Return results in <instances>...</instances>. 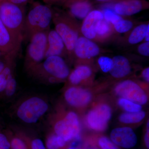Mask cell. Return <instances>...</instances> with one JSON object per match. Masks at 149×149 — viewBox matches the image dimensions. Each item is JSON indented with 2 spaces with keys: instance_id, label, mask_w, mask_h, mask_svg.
Returning <instances> with one entry per match:
<instances>
[{
  "instance_id": "cell-23",
  "label": "cell",
  "mask_w": 149,
  "mask_h": 149,
  "mask_svg": "<svg viewBox=\"0 0 149 149\" xmlns=\"http://www.w3.org/2000/svg\"><path fill=\"white\" fill-rule=\"evenodd\" d=\"M118 104L119 107L127 112H137L141 111L142 109L141 105L121 97L118 100Z\"/></svg>"
},
{
  "instance_id": "cell-44",
  "label": "cell",
  "mask_w": 149,
  "mask_h": 149,
  "mask_svg": "<svg viewBox=\"0 0 149 149\" xmlns=\"http://www.w3.org/2000/svg\"><path fill=\"white\" fill-rule=\"evenodd\" d=\"M97 1H108V0H97Z\"/></svg>"
},
{
  "instance_id": "cell-39",
  "label": "cell",
  "mask_w": 149,
  "mask_h": 149,
  "mask_svg": "<svg viewBox=\"0 0 149 149\" xmlns=\"http://www.w3.org/2000/svg\"><path fill=\"white\" fill-rule=\"evenodd\" d=\"M44 2L47 5L56 2V0H43Z\"/></svg>"
},
{
  "instance_id": "cell-43",
  "label": "cell",
  "mask_w": 149,
  "mask_h": 149,
  "mask_svg": "<svg viewBox=\"0 0 149 149\" xmlns=\"http://www.w3.org/2000/svg\"><path fill=\"white\" fill-rule=\"evenodd\" d=\"M66 1V0H56V2H64L65 1Z\"/></svg>"
},
{
  "instance_id": "cell-37",
  "label": "cell",
  "mask_w": 149,
  "mask_h": 149,
  "mask_svg": "<svg viewBox=\"0 0 149 149\" xmlns=\"http://www.w3.org/2000/svg\"><path fill=\"white\" fill-rule=\"evenodd\" d=\"M144 143L147 149H149V130H146L144 137Z\"/></svg>"
},
{
  "instance_id": "cell-19",
  "label": "cell",
  "mask_w": 149,
  "mask_h": 149,
  "mask_svg": "<svg viewBox=\"0 0 149 149\" xmlns=\"http://www.w3.org/2000/svg\"><path fill=\"white\" fill-rule=\"evenodd\" d=\"M92 74V70L89 66L78 65L71 73H70L68 76V81L71 85H77L91 77Z\"/></svg>"
},
{
  "instance_id": "cell-33",
  "label": "cell",
  "mask_w": 149,
  "mask_h": 149,
  "mask_svg": "<svg viewBox=\"0 0 149 149\" xmlns=\"http://www.w3.org/2000/svg\"><path fill=\"white\" fill-rule=\"evenodd\" d=\"M138 52L141 55L145 56H149V42H146L140 45L138 48Z\"/></svg>"
},
{
  "instance_id": "cell-28",
  "label": "cell",
  "mask_w": 149,
  "mask_h": 149,
  "mask_svg": "<svg viewBox=\"0 0 149 149\" xmlns=\"http://www.w3.org/2000/svg\"><path fill=\"white\" fill-rule=\"evenodd\" d=\"M10 143V149H30L29 145L25 140L18 136L13 137Z\"/></svg>"
},
{
  "instance_id": "cell-41",
  "label": "cell",
  "mask_w": 149,
  "mask_h": 149,
  "mask_svg": "<svg viewBox=\"0 0 149 149\" xmlns=\"http://www.w3.org/2000/svg\"><path fill=\"white\" fill-rule=\"evenodd\" d=\"M66 149H81L79 148H77V147H70L69 148H67Z\"/></svg>"
},
{
  "instance_id": "cell-45",
  "label": "cell",
  "mask_w": 149,
  "mask_h": 149,
  "mask_svg": "<svg viewBox=\"0 0 149 149\" xmlns=\"http://www.w3.org/2000/svg\"></svg>"
},
{
  "instance_id": "cell-26",
  "label": "cell",
  "mask_w": 149,
  "mask_h": 149,
  "mask_svg": "<svg viewBox=\"0 0 149 149\" xmlns=\"http://www.w3.org/2000/svg\"><path fill=\"white\" fill-rule=\"evenodd\" d=\"M102 13L103 14L104 19L113 25L122 19L120 15L117 14L110 8L104 9Z\"/></svg>"
},
{
  "instance_id": "cell-13",
  "label": "cell",
  "mask_w": 149,
  "mask_h": 149,
  "mask_svg": "<svg viewBox=\"0 0 149 149\" xmlns=\"http://www.w3.org/2000/svg\"><path fill=\"white\" fill-rule=\"evenodd\" d=\"M98 46L90 39L85 37H78L73 53L77 58L84 59L95 57L100 53Z\"/></svg>"
},
{
  "instance_id": "cell-1",
  "label": "cell",
  "mask_w": 149,
  "mask_h": 149,
  "mask_svg": "<svg viewBox=\"0 0 149 149\" xmlns=\"http://www.w3.org/2000/svg\"><path fill=\"white\" fill-rule=\"evenodd\" d=\"M70 73L69 67L62 57L52 56L45 59L29 73L44 83H54L65 80Z\"/></svg>"
},
{
  "instance_id": "cell-5",
  "label": "cell",
  "mask_w": 149,
  "mask_h": 149,
  "mask_svg": "<svg viewBox=\"0 0 149 149\" xmlns=\"http://www.w3.org/2000/svg\"><path fill=\"white\" fill-rule=\"evenodd\" d=\"M49 31L36 33L29 40L24 60V67L29 73L45 60Z\"/></svg>"
},
{
  "instance_id": "cell-8",
  "label": "cell",
  "mask_w": 149,
  "mask_h": 149,
  "mask_svg": "<svg viewBox=\"0 0 149 149\" xmlns=\"http://www.w3.org/2000/svg\"><path fill=\"white\" fill-rule=\"evenodd\" d=\"M110 107L106 104H100L90 111L86 116L88 127L97 132L106 130L108 123L111 117Z\"/></svg>"
},
{
  "instance_id": "cell-18",
  "label": "cell",
  "mask_w": 149,
  "mask_h": 149,
  "mask_svg": "<svg viewBox=\"0 0 149 149\" xmlns=\"http://www.w3.org/2000/svg\"><path fill=\"white\" fill-rule=\"evenodd\" d=\"M71 16L83 19L91 12L92 6L88 1L69 0L67 2Z\"/></svg>"
},
{
  "instance_id": "cell-14",
  "label": "cell",
  "mask_w": 149,
  "mask_h": 149,
  "mask_svg": "<svg viewBox=\"0 0 149 149\" xmlns=\"http://www.w3.org/2000/svg\"><path fill=\"white\" fill-rule=\"evenodd\" d=\"M65 51L67 52V50L64 42L58 33L55 30H49L45 59L52 56L62 57Z\"/></svg>"
},
{
  "instance_id": "cell-31",
  "label": "cell",
  "mask_w": 149,
  "mask_h": 149,
  "mask_svg": "<svg viewBox=\"0 0 149 149\" xmlns=\"http://www.w3.org/2000/svg\"><path fill=\"white\" fill-rule=\"evenodd\" d=\"M30 149H47L45 146L41 139H33L29 144Z\"/></svg>"
},
{
  "instance_id": "cell-29",
  "label": "cell",
  "mask_w": 149,
  "mask_h": 149,
  "mask_svg": "<svg viewBox=\"0 0 149 149\" xmlns=\"http://www.w3.org/2000/svg\"><path fill=\"white\" fill-rule=\"evenodd\" d=\"M98 63L101 69L104 72H109L113 65L112 59L104 56L99 58Z\"/></svg>"
},
{
  "instance_id": "cell-3",
  "label": "cell",
  "mask_w": 149,
  "mask_h": 149,
  "mask_svg": "<svg viewBox=\"0 0 149 149\" xmlns=\"http://www.w3.org/2000/svg\"><path fill=\"white\" fill-rule=\"evenodd\" d=\"M25 13L23 6L0 0V19L17 38L23 40Z\"/></svg>"
},
{
  "instance_id": "cell-10",
  "label": "cell",
  "mask_w": 149,
  "mask_h": 149,
  "mask_svg": "<svg viewBox=\"0 0 149 149\" xmlns=\"http://www.w3.org/2000/svg\"><path fill=\"white\" fill-rule=\"evenodd\" d=\"M22 42L12 34L0 19V51L6 55L16 57Z\"/></svg>"
},
{
  "instance_id": "cell-24",
  "label": "cell",
  "mask_w": 149,
  "mask_h": 149,
  "mask_svg": "<svg viewBox=\"0 0 149 149\" xmlns=\"http://www.w3.org/2000/svg\"><path fill=\"white\" fill-rule=\"evenodd\" d=\"M110 23L103 19L99 21L96 27V36L104 37L109 35L111 32Z\"/></svg>"
},
{
  "instance_id": "cell-2",
  "label": "cell",
  "mask_w": 149,
  "mask_h": 149,
  "mask_svg": "<svg viewBox=\"0 0 149 149\" xmlns=\"http://www.w3.org/2000/svg\"><path fill=\"white\" fill-rule=\"evenodd\" d=\"M53 10L48 6L35 4L25 16L23 28V39L29 40L32 35L38 32L50 30L52 20Z\"/></svg>"
},
{
  "instance_id": "cell-36",
  "label": "cell",
  "mask_w": 149,
  "mask_h": 149,
  "mask_svg": "<svg viewBox=\"0 0 149 149\" xmlns=\"http://www.w3.org/2000/svg\"><path fill=\"white\" fill-rule=\"evenodd\" d=\"M142 76L147 82H149V68H147L143 70L142 73Z\"/></svg>"
},
{
  "instance_id": "cell-21",
  "label": "cell",
  "mask_w": 149,
  "mask_h": 149,
  "mask_svg": "<svg viewBox=\"0 0 149 149\" xmlns=\"http://www.w3.org/2000/svg\"><path fill=\"white\" fill-rule=\"evenodd\" d=\"M146 115V112L142 111L137 112H126L120 115L119 120L120 122L125 124L138 123L144 119Z\"/></svg>"
},
{
  "instance_id": "cell-9",
  "label": "cell",
  "mask_w": 149,
  "mask_h": 149,
  "mask_svg": "<svg viewBox=\"0 0 149 149\" xmlns=\"http://www.w3.org/2000/svg\"><path fill=\"white\" fill-rule=\"evenodd\" d=\"M115 93L120 97L141 105L148 101V96L140 85L131 80H125L118 83L114 89Z\"/></svg>"
},
{
  "instance_id": "cell-17",
  "label": "cell",
  "mask_w": 149,
  "mask_h": 149,
  "mask_svg": "<svg viewBox=\"0 0 149 149\" xmlns=\"http://www.w3.org/2000/svg\"><path fill=\"white\" fill-rule=\"evenodd\" d=\"M113 65L109 71L112 76L116 78L125 77L130 73L131 66L128 59L123 56H116L112 58Z\"/></svg>"
},
{
  "instance_id": "cell-7",
  "label": "cell",
  "mask_w": 149,
  "mask_h": 149,
  "mask_svg": "<svg viewBox=\"0 0 149 149\" xmlns=\"http://www.w3.org/2000/svg\"><path fill=\"white\" fill-rule=\"evenodd\" d=\"M54 133L62 138L66 143L80 138V121L74 112L67 113L64 117L56 121L54 125Z\"/></svg>"
},
{
  "instance_id": "cell-40",
  "label": "cell",
  "mask_w": 149,
  "mask_h": 149,
  "mask_svg": "<svg viewBox=\"0 0 149 149\" xmlns=\"http://www.w3.org/2000/svg\"><path fill=\"white\" fill-rule=\"evenodd\" d=\"M149 27H148V30H147L146 34V36H145V39L146 42H149Z\"/></svg>"
},
{
  "instance_id": "cell-12",
  "label": "cell",
  "mask_w": 149,
  "mask_h": 149,
  "mask_svg": "<svg viewBox=\"0 0 149 149\" xmlns=\"http://www.w3.org/2000/svg\"><path fill=\"white\" fill-rule=\"evenodd\" d=\"M64 96L67 103L76 108H81L88 105L93 97L92 93L88 90L76 86L68 88Z\"/></svg>"
},
{
  "instance_id": "cell-30",
  "label": "cell",
  "mask_w": 149,
  "mask_h": 149,
  "mask_svg": "<svg viewBox=\"0 0 149 149\" xmlns=\"http://www.w3.org/2000/svg\"><path fill=\"white\" fill-rule=\"evenodd\" d=\"M17 83L14 76L8 80L5 90L6 95L11 97L14 95L16 92Z\"/></svg>"
},
{
  "instance_id": "cell-6",
  "label": "cell",
  "mask_w": 149,
  "mask_h": 149,
  "mask_svg": "<svg viewBox=\"0 0 149 149\" xmlns=\"http://www.w3.org/2000/svg\"><path fill=\"white\" fill-rule=\"evenodd\" d=\"M52 20L55 27V30L63 40L68 53L71 55L79 37L76 24L70 17L54 13V11Z\"/></svg>"
},
{
  "instance_id": "cell-25",
  "label": "cell",
  "mask_w": 149,
  "mask_h": 149,
  "mask_svg": "<svg viewBox=\"0 0 149 149\" xmlns=\"http://www.w3.org/2000/svg\"><path fill=\"white\" fill-rule=\"evenodd\" d=\"M95 143L100 149H120L119 147L106 136H99L96 139Z\"/></svg>"
},
{
  "instance_id": "cell-15",
  "label": "cell",
  "mask_w": 149,
  "mask_h": 149,
  "mask_svg": "<svg viewBox=\"0 0 149 149\" xmlns=\"http://www.w3.org/2000/svg\"><path fill=\"white\" fill-rule=\"evenodd\" d=\"M104 15L100 11H92L85 17L81 31L84 37L92 40L96 37V27L99 21L104 19Z\"/></svg>"
},
{
  "instance_id": "cell-11",
  "label": "cell",
  "mask_w": 149,
  "mask_h": 149,
  "mask_svg": "<svg viewBox=\"0 0 149 149\" xmlns=\"http://www.w3.org/2000/svg\"><path fill=\"white\" fill-rule=\"evenodd\" d=\"M111 140L116 145L123 148H134L138 142V138L132 128L128 127L114 128L110 133Z\"/></svg>"
},
{
  "instance_id": "cell-22",
  "label": "cell",
  "mask_w": 149,
  "mask_h": 149,
  "mask_svg": "<svg viewBox=\"0 0 149 149\" xmlns=\"http://www.w3.org/2000/svg\"><path fill=\"white\" fill-rule=\"evenodd\" d=\"M66 143L62 138L54 132L48 135L45 146L47 149H64Z\"/></svg>"
},
{
  "instance_id": "cell-20",
  "label": "cell",
  "mask_w": 149,
  "mask_h": 149,
  "mask_svg": "<svg viewBox=\"0 0 149 149\" xmlns=\"http://www.w3.org/2000/svg\"><path fill=\"white\" fill-rule=\"evenodd\" d=\"M149 24H142L134 28L128 38V42L132 45L141 42L145 38Z\"/></svg>"
},
{
  "instance_id": "cell-35",
  "label": "cell",
  "mask_w": 149,
  "mask_h": 149,
  "mask_svg": "<svg viewBox=\"0 0 149 149\" xmlns=\"http://www.w3.org/2000/svg\"><path fill=\"white\" fill-rule=\"evenodd\" d=\"M17 5L23 6L29 1V0H4Z\"/></svg>"
},
{
  "instance_id": "cell-4",
  "label": "cell",
  "mask_w": 149,
  "mask_h": 149,
  "mask_svg": "<svg viewBox=\"0 0 149 149\" xmlns=\"http://www.w3.org/2000/svg\"><path fill=\"white\" fill-rule=\"evenodd\" d=\"M47 102L39 97H30L22 102L16 110L17 116L27 124L36 123L47 112Z\"/></svg>"
},
{
  "instance_id": "cell-42",
  "label": "cell",
  "mask_w": 149,
  "mask_h": 149,
  "mask_svg": "<svg viewBox=\"0 0 149 149\" xmlns=\"http://www.w3.org/2000/svg\"><path fill=\"white\" fill-rule=\"evenodd\" d=\"M5 56H6V54H4L3 53V52H2L0 51V58H1L2 57Z\"/></svg>"
},
{
  "instance_id": "cell-27",
  "label": "cell",
  "mask_w": 149,
  "mask_h": 149,
  "mask_svg": "<svg viewBox=\"0 0 149 149\" xmlns=\"http://www.w3.org/2000/svg\"><path fill=\"white\" fill-rule=\"evenodd\" d=\"M114 29L116 32L120 33L128 32L132 28L133 22L128 20L121 19L113 24Z\"/></svg>"
},
{
  "instance_id": "cell-34",
  "label": "cell",
  "mask_w": 149,
  "mask_h": 149,
  "mask_svg": "<svg viewBox=\"0 0 149 149\" xmlns=\"http://www.w3.org/2000/svg\"><path fill=\"white\" fill-rule=\"evenodd\" d=\"M8 83V80L1 73L0 74V93L5 91Z\"/></svg>"
},
{
  "instance_id": "cell-38",
  "label": "cell",
  "mask_w": 149,
  "mask_h": 149,
  "mask_svg": "<svg viewBox=\"0 0 149 149\" xmlns=\"http://www.w3.org/2000/svg\"><path fill=\"white\" fill-rule=\"evenodd\" d=\"M5 56V59L4 61L0 60V74L2 73L7 64V57Z\"/></svg>"
},
{
  "instance_id": "cell-32",
  "label": "cell",
  "mask_w": 149,
  "mask_h": 149,
  "mask_svg": "<svg viewBox=\"0 0 149 149\" xmlns=\"http://www.w3.org/2000/svg\"><path fill=\"white\" fill-rule=\"evenodd\" d=\"M0 149H10V141L4 134L0 133Z\"/></svg>"
},
{
  "instance_id": "cell-16",
  "label": "cell",
  "mask_w": 149,
  "mask_h": 149,
  "mask_svg": "<svg viewBox=\"0 0 149 149\" xmlns=\"http://www.w3.org/2000/svg\"><path fill=\"white\" fill-rule=\"evenodd\" d=\"M144 7L141 0H123L116 3L113 10L119 15L130 16L140 12Z\"/></svg>"
}]
</instances>
